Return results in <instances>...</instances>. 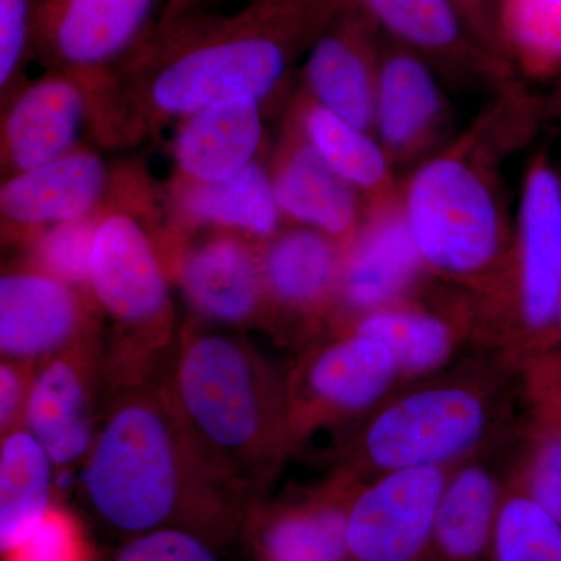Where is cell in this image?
Listing matches in <instances>:
<instances>
[{
	"mask_svg": "<svg viewBox=\"0 0 561 561\" xmlns=\"http://www.w3.org/2000/svg\"><path fill=\"white\" fill-rule=\"evenodd\" d=\"M346 0H250L236 13L187 11L158 22L105 83L110 136L130 140L228 99L265 102L339 16Z\"/></svg>",
	"mask_w": 561,
	"mask_h": 561,
	"instance_id": "1",
	"label": "cell"
},
{
	"mask_svg": "<svg viewBox=\"0 0 561 561\" xmlns=\"http://www.w3.org/2000/svg\"><path fill=\"white\" fill-rule=\"evenodd\" d=\"M80 491L95 522L122 540L183 529L217 549L243 537L256 502L195 440L161 379L111 394Z\"/></svg>",
	"mask_w": 561,
	"mask_h": 561,
	"instance_id": "2",
	"label": "cell"
},
{
	"mask_svg": "<svg viewBox=\"0 0 561 561\" xmlns=\"http://www.w3.org/2000/svg\"><path fill=\"white\" fill-rule=\"evenodd\" d=\"M546 124L524 84L491 94L471 124L401 181V209L432 278L482 298L507 265L515 234L502 168Z\"/></svg>",
	"mask_w": 561,
	"mask_h": 561,
	"instance_id": "3",
	"label": "cell"
},
{
	"mask_svg": "<svg viewBox=\"0 0 561 561\" xmlns=\"http://www.w3.org/2000/svg\"><path fill=\"white\" fill-rule=\"evenodd\" d=\"M161 381L214 463L257 500L294 454L286 376L239 332L195 319Z\"/></svg>",
	"mask_w": 561,
	"mask_h": 561,
	"instance_id": "4",
	"label": "cell"
},
{
	"mask_svg": "<svg viewBox=\"0 0 561 561\" xmlns=\"http://www.w3.org/2000/svg\"><path fill=\"white\" fill-rule=\"evenodd\" d=\"M467 360L390 394L359 424L341 472L364 483L412 468H456L507 437V371L501 357Z\"/></svg>",
	"mask_w": 561,
	"mask_h": 561,
	"instance_id": "5",
	"label": "cell"
},
{
	"mask_svg": "<svg viewBox=\"0 0 561 561\" xmlns=\"http://www.w3.org/2000/svg\"><path fill=\"white\" fill-rule=\"evenodd\" d=\"M560 302L561 172L540 150L524 173L505 271L471 298L478 343L522 373L559 346Z\"/></svg>",
	"mask_w": 561,
	"mask_h": 561,
	"instance_id": "6",
	"label": "cell"
},
{
	"mask_svg": "<svg viewBox=\"0 0 561 561\" xmlns=\"http://www.w3.org/2000/svg\"><path fill=\"white\" fill-rule=\"evenodd\" d=\"M90 294L111 321V337L103 339L110 397L154 379L175 345V312L164 262L135 217L111 213L99 219Z\"/></svg>",
	"mask_w": 561,
	"mask_h": 561,
	"instance_id": "7",
	"label": "cell"
},
{
	"mask_svg": "<svg viewBox=\"0 0 561 561\" xmlns=\"http://www.w3.org/2000/svg\"><path fill=\"white\" fill-rule=\"evenodd\" d=\"M286 378L294 451L317 432L360 424L401 383L389 346L351 331L306 346Z\"/></svg>",
	"mask_w": 561,
	"mask_h": 561,
	"instance_id": "8",
	"label": "cell"
},
{
	"mask_svg": "<svg viewBox=\"0 0 561 561\" xmlns=\"http://www.w3.org/2000/svg\"><path fill=\"white\" fill-rule=\"evenodd\" d=\"M157 0H35L32 47L51 70L108 80L153 25Z\"/></svg>",
	"mask_w": 561,
	"mask_h": 561,
	"instance_id": "9",
	"label": "cell"
},
{
	"mask_svg": "<svg viewBox=\"0 0 561 561\" xmlns=\"http://www.w3.org/2000/svg\"><path fill=\"white\" fill-rule=\"evenodd\" d=\"M108 400L101 332L36 365L25 430L55 470L70 471L90 454Z\"/></svg>",
	"mask_w": 561,
	"mask_h": 561,
	"instance_id": "10",
	"label": "cell"
},
{
	"mask_svg": "<svg viewBox=\"0 0 561 561\" xmlns=\"http://www.w3.org/2000/svg\"><path fill=\"white\" fill-rule=\"evenodd\" d=\"M345 251L330 236L298 225L262 243L267 330L306 345L330 332Z\"/></svg>",
	"mask_w": 561,
	"mask_h": 561,
	"instance_id": "11",
	"label": "cell"
},
{
	"mask_svg": "<svg viewBox=\"0 0 561 561\" xmlns=\"http://www.w3.org/2000/svg\"><path fill=\"white\" fill-rule=\"evenodd\" d=\"M453 468L386 472L360 483L351 502V561H427Z\"/></svg>",
	"mask_w": 561,
	"mask_h": 561,
	"instance_id": "12",
	"label": "cell"
},
{
	"mask_svg": "<svg viewBox=\"0 0 561 561\" xmlns=\"http://www.w3.org/2000/svg\"><path fill=\"white\" fill-rule=\"evenodd\" d=\"M451 106L437 70L382 33L373 135L394 169L409 173L430 160L451 142Z\"/></svg>",
	"mask_w": 561,
	"mask_h": 561,
	"instance_id": "13",
	"label": "cell"
},
{
	"mask_svg": "<svg viewBox=\"0 0 561 561\" xmlns=\"http://www.w3.org/2000/svg\"><path fill=\"white\" fill-rule=\"evenodd\" d=\"M432 278L401 209L400 201L368 208L356 238L346 245L331 332L365 313L420 297Z\"/></svg>",
	"mask_w": 561,
	"mask_h": 561,
	"instance_id": "14",
	"label": "cell"
},
{
	"mask_svg": "<svg viewBox=\"0 0 561 561\" xmlns=\"http://www.w3.org/2000/svg\"><path fill=\"white\" fill-rule=\"evenodd\" d=\"M383 35L430 62L438 76L496 94L522 81L507 58L491 50L453 0H354Z\"/></svg>",
	"mask_w": 561,
	"mask_h": 561,
	"instance_id": "15",
	"label": "cell"
},
{
	"mask_svg": "<svg viewBox=\"0 0 561 561\" xmlns=\"http://www.w3.org/2000/svg\"><path fill=\"white\" fill-rule=\"evenodd\" d=\"M98 308L87 291L41 268H18L0 279L2 359L38 365L101 334Z\"/></svg>",
	"mask_w": 561,
	"mask_h": 561,
	"instance_id": "16",
	"label": "cell"
},
{
	"mask_svg": "<svg viewBox=\"0 0 561 561\" xmlns=\"http://www.w3.org/2000/svg\"><path fill=\"white\" fill-rule=\"evenodd\" d=\"M341 331L386 343L401 382L423 381L448 370L465 343L478 342L470 295L451 286L442 291L430 287L412 300L365 313Z\"/></svg>",
	"mask_w": 561,
	"mask_h": 561,
	"instance_id": "17",
	"label": "cell"
},
{
	"mask_svg": "<svg viewBox=\"0 0 561 561\" xmlns=\"http://www.w3.org/2000/svg\"><path fill=\"white\" fill-rule=\"evenodd\" d=\"M262 243L213 234L184 247L172 273L197 319L221 328H267Z\"/></svg>",
	"mask_w": 561,
	"mask_h": 561,
	"instance_id": "18",
	"label": "cell"
},
{
	"mask_svg": "<svg viewBox=\"0 0 561 561\" xmlns=\"http://www.w3.org/2000/svg\"><path fill=\"white\" fill-rule=\"evenodd\" d=\"M382 32L346 0L339 16L305 58V94L365 131L373 133Z\"/></svg>",
	"mask_w": 561,
	"mask_h": 561,
	"instance_id": "19",
	"label": "cell"
},
{
	"mask_svg": "<svg viewBox=\"0 0 561 561\" xmlns=\"http://www.w3.org/2000/svg\"><path fill=\"white\" fill-rule=\"evenodd\" d=\"M360 483L337 472L297 500L254 502L243 537L261 561H351L348 516Z\"/></svg>",
	"mask_w": 561,
	"mask_h": 561,
	"instance_id": "20",
	"label": "cell"
},
{
	"mask_svg": "<svg viewBox=\"0 0 561 561\" xmlns=\"http://www.w3.org/2000/svg\"><path fill=\"white\" fill-rule=\"evenodd\" d=\"M91 105L83 81L51 70L18 95L2 127L3 162L14 172L49 164L72 151Z\"/></svg>",
	"mask_w": 561,
	"mask_h": 561,
	"instance_id": "21",
	"label": "cell"
},
{
	"mask_svg": "<svg viewBox=\"0 0 561 561\" xmlns=\"http://www.w3.org/2000/svg\"><path fill=\"white\" fill-rule=\"evenodd\" d=\"M272 179L286 219L343 245L356 238L367 214L364 198L321 160L294 124L280 146Z\"/></svg>",
	"mask_w": 561,
	"mask_h": 561,
	"instance_id": "22",
	"label": "cell"
},
{
	"mask_svg": "<svg viewBox=\"0 0 561 561\" xmlns=\"http://www.w3.org/2000/svg\"><path fill=\"white\" fill-rule=\"evenodd\" d=\"M108 180L105 162L87 150L16 173L0 187L3 227L32 232L90 217L108 190Z\"/></svg>",
	"mask_w": 561,
	"mask_h": 561,
	"instance_id": "23",
	"label": "cell"
},
{
	"mask_svg": "<svg viewBox=\"0 0 561 561\" xmlns=\"http://www.w3.org/2000/svg\"><path fill=\"white\" fill-rule=\"evenodd\" d=\"M508 474L482 453L453 468L443 493L427 561H491L494 527Z\"/></svg>",
	"mask_w": 561,
	"mask_h": 561,
	"instance_id": "24",
	"label": "cell"
},
{
	"mask_svg": "<svg viewBox=\"0 0 561 561\" xmlns=\"http://www.w3.org/2000/svg\"><path fill=\"white\" fill-rule=\"evenodd\" d=\"M291 124L321 160L359 192L367 209L400 201L402 176L371 131L323 108L305 92L295 102Z\"/></svg>",
	"mask_w": 561,
	"mask_h": 561,
	"instance_id": "25",
	"label": "cell"
},
{
	"mask_svg": "<svg viewBox=\"0 0 561 561\" xmlns=\"http://www.w3.org/2000/svg\"><path fill=\"white\" fill-rule=\"evenodd\" d=\"M261 106L256 99H228L186 117L173 146L186 180H225L254 162L264 135Z\"/></svg>",
	"mask_w": 561,
	"mask_h": 561,
	"instance_id": "26",
	"label": "cell"
},
{
	"mask_svg": "<svg viewBox=\"0 0 561 561\" xmlns=\"http://www.w3.org/2000/svg\"><path fill=\"white\" fill-rule=\"evenodd\" d=\"M176 198L181 217L190 224L245 232L257 243L275 238L284 219L272 173L257 162H251L225 180H186L176 192Z\"/></svg>",
	"mask_w": 561,
	"mask_h": 561,
	"instance_id": "27",
	"label": "cell"
},
{
	"mask_svg": "<svg viewBox=\"0 0 561 561\" xmlns=\"http://www.w3.org/2000/svg\"><path fill=\"white\" fill-rule=\"evenodd\" d=\"M54 463L27 430L3 435L0 448V551L16 548L55 502Z\"/></svg>",
	"mask_w": 561,
	"mask_h": 561,
	"instance_id": "28",
	"label": "cell"
},
{
	"mask_svg": "<svg viewBox=\"0 0 561 561\" xmlns=\"http://www.w3.org/2000/svg\"><path fill=\"white\" fill-rule=\"evenodd\" d=\"M508 483L561 524V401L527 397Z\"/></svg>",
	"mask_w": 561,
	"mask_h": 561,
	"instance_id": "29",
	"label": "cell"
},
{
	"mask_svg": "<svg viewBox=\"0 0 561 561\" xmlns=\"http://www.w3.org/2000/svg\"><path fill=\"white\" fill-rule=\"evenodd\" d=\"M502 47L527 79L561 76V0H500Z\"/></svg>",
	"mask_w": 561,
	"mask_h": 561,
	"instance_id": "30",
	"label": "cell"
},
{
	"mask_svg": "<svg viewBox=\"0 0 561 561\" xmlns=\"http://www.w3.org/2000/svg\"><path fill=\"white\" fill-rule=\"evenodd\" d=\"M491 561H561V524L511 483L494 527Z\"/></svg>",
	"mask_w": 561,
	"mask_h": 561,
	"instance_id": "31",
	"label": "cell"
},
{
	"mask_svg": "<svg viewBox=\"0 0 561 561\" xmlns=\"http://www.w3.org/2000/svg\"><path fill=\"white\" fill-rule=\"evenodd\" d=\"M101 217H83L51 227L35 243V267L90 294L92 243ZM91 295V294H90Z\"/></svg>",
	"mask_w": 561,
	"mask_h": 561,
	"instance_id": "32",
	"label": "cell"
},
{
	"mask_svg": "<svg viewBox=\"0 0 561 561\" xmlns=\"http://www.w3.org/2000/svg\"><path fill=\"white\" fill-rule=\"evenodd\" d=\"M2 561H94V549L80 519L57 501L35 530Z\"/></svg>",
	"mask_w": 561,
	"mask_h": 561,
	"instance_id": "33",
	"label": "cell"
},
{
	"mask_svg": "<svg viewBox=\"0 0 561 561\" xmlns=\"http://www.w3.org/2000/svg\"><path fill=\"white\" fill-rule=\"evenodd\" d=\"M108 561H220L219 549L201 535L157 529L122 542Z\"/></svg>",
	"mask_w": 561,
	"mask_h": 561,
	"instance_id": "34",
	"label": "cell"
},
{
	"mask_svg": "<svg viewBox=\"0 0 561 561\" xmlns=\"http://www.w3.org/2000/svg\"><path fill=\"white\" fill-rule=\"evenodd\" d=\"M33 2L0 0V84L5 88L32 47Z\"/></svg>",
	"mask_w": 561,
	"mask_h": 561,
	"instance_id": "35",
	"label": "cell"
},
{
	"mask_svg": "<svg viewBox=\"0 0 561 561\" xmlns=\"http://www.w3.org/2000/svg\"><path fill=\"white\" fill-rule=\"evenodd\" d=\"M36 365L2 359L0 364V434L24 430Z\"/></svg>",
	"mask_w": 561,
	"mask_h": 561,
	"instance_id": "36",
	"label": "cell"
},
{
	"mask_svg": "<svg viewBox=\"0 0 561 561\" xmlns=\"http://www.w3.org/2000/svg\"><path fill=\"white\" fill-rule=\"evenodd\" d=\"M526 397L561 401V346L522 373Z\"/></svg>",
	"mask_w": 561,
	"mask_h": 561,
	"instance_id": "37",
	"label": "cell"
},
{
	"mask_svg": "<svg viewBox=\"0 0 561 561\" xmlns=\"http://www.w3.org/2000/svg\"><path fill=\"white\" fill-rule=\"evenodd\" d=\"M454 5L460 11L461 16L468 22L472 32L490 47L491 50L505 55L504 47L497 27V10L491 0H453ZM508 60V58H507Z\"/></svg>",
	"mask_w": 561,
	"mask_h": 561,
	"instance_id": "38",
	"label": "cell"
},
{
	"mask_svg": "<svg viewBox=\"0 0 561 561\" xmlns=\"http://www.w3.org/2000/svg\"><path fill=\"white\" fill-rule=\"evenodd\" d=\"M220 2H224V0H165L158 22L172 20V18L180 16V14L187 13V11L206 10L208 7Z\"/></svg>",
	"mask_w": 561,
	"mask_h": 561,
	"instance_id": "39",
	"label": "cell"
},
{
	"mask_svg": "<svg viewBox=\"0 0 561 561\" xmlns=\"http://www.w3.org/2000/svg\"><path fill=\"white\" fill-rule=\"evenodd\" d=\"M559 119H561V76L551 94L545 99V121L552 122Z\"/></svg>",
	"mask_w": 561,
	"mask_h": 561,
	"instance_id": "40",
	"label": "cell"
},
{
	"mask_svg": "<svg viewBox=\"0 0 561 561\" xmlns=\"http://www.w3.org/2000/svg\"><path fill=\"white\" fill-rule=\"evenodd\" d=\"M559 346H561V302H560V311H559ZM557 346V348H559Z\"/></svg>",
	"mask_w": 561,
	"mask_h": 561,
	"instance_id": "41",
	"label": "cell"
}]
</instances>
